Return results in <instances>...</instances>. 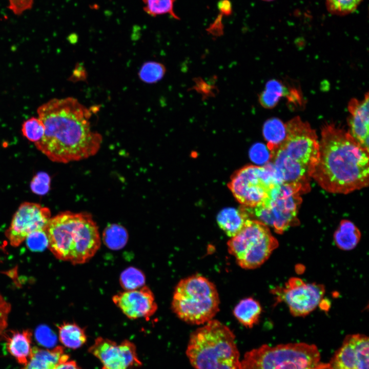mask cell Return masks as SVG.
<instances>
[{"instance_id":"obj_1","label":"cell","mask_w":369,"mask_h":369,"mask_svg":"<svg viewBox=\"0 0 369 369\" xmlns=\"http://www.w3.org/2000/svg\"><path fill=\"white\" fill-rule=\"evenodd\" d=\"M44 134L34 143L50 160L66 163L87 159L99 151L102 136L91 126L90 109L73 97L53 98L37 109Z\"/></svg>"},{"instance_id":"obj_2","label":"cell","mask_w":369,"mask_h":369,"mask_svg":"<svg viewBox=\"0 0 369 369\" xmlns=\"http://www.w3.org/2000/svg\"><path fill=\"white\" fill-rule=\"evenodd\" d=\"M319 157L311 178L324 190L348 194L368 185V151L349 132L324 126L319 142Z\"/></svg>"},{"instance_id":"obj_3","label":"cell","mask_w":369,"mask_h":369,"mask_svg":"<svg viewBox=\"0 0 369 369\" xmlns=\"http://www.w3.org/2000/svg\"><path fill=\"white\" fill-rule=\"evenodd\" d=\"M285 124L286 137L271 152L269 161L280 182L298 187L306 193L311 189L310 181L319 157L317 136L299 117Z\"/></svg>"},{"instance_id":"obj_4","label":"cell","mask_w":369,"mask_h":369,"mask_svg":"<svg viewBox=\"0 0 369 369\" xmlns=\"http://www.w3.org/2000/svg\"><path fill=\"white\" fill-rule=\"evenodd\" d=\"M46 231L54 256L73 265L87 262L100 247L98 228L89 213L61 212L51 217Z\"/></svg>"},{"instance_id":"obj_5","label":"cell","mask_w":369,"mask_h":369,"mask_svg":"<svg viewBox=\"0 0 369 369\" xmlns=\"http://www.w3.org/2000/svg\"><path fill=\"white\" fill-rule=\"evenodd\" d=\"M235 339L228 326L213 319L191 334L186 354L194 369H240Z\"/></svg>"},{"instance_id":"obj_6","label":"cell","mask_w":369,"mask_h":369,"mask_svg":"<svg viewBox=\"0 0 369 369\" xmlns=\"http://www.w3.org/2000/svg\"><path fill=\"white\" fill-rule=\"evenodd\" d=\"M220 299L215 284L200 275L179 281L175 288L171 308L181 320L192 324H204L219 310Z\"/></svg>"},{"instance_id":"obj_7","label":"cell","mask_w":369,"mask_h":369,"mask_svg":"<svg viewBox=\"0 0 369 369\" xmlns=\"http://www.w3.org/2000/svg\"><path fill=\"white\" fill-rule=\"evenodd\" d=\"M320 360V352L314 344H264L245 354L240 369H303L315 365Z\"/></svg>"},{"instance_id":"obj_8","label":"cell","mask_w":369,"mask_h":369,"mask_svg":"<svg viewBox=\"0 0 369 369\" xmlns=\"http://www.w3.org/2000/svg\"><path fill=\"white\" fill-rule=\"evenodd\" d=\"M227 245L239 266L254 269L266 261L278 247V242L268 226L249 218L240 232L230 238Z\"/></svg>"},{"instance_id":"obj_9","label":"cell","mask_w":369,"mask_h":369,"mask_svg":"<svg viewBox=\"0 0 369 369\" xmlns=\"http://www.w3.org/2000/svg\"><path fill=\"white\" fill-rule=\"evenodd\" d=\"M301 189L285 183L276 184L268 197L254 208L245 207L249 215L254 214L257 220L282 234L290 227L299 223L298 210L302 202Z\"/></svg>"},{"instance_id":"obj_10","label":"cell","mask_w":369,"mask_h":369,"mask_svg":"<svg viewBox=\"0 0 369 369\" xmlns=\"http://www.w3.org/2000/svg\"><path fill=\"white\" fill-rule=\"evenodd\" d=\"M278 179L269 161L260 167L248 165L235 172L228 187L236 199L243 206L254 208L263 202Z\"/></svg>"},{"instance_id":"obj_11","label":"cell","mask_w":369,"mask_h":369,"mask_svg":"<svg viewBox=\"0 0 369 369\" xmlns=\"http://www.w3.org/2000/svg\"><path fill=\"white\" fill-rule=\"evenodd\" d=\"M274 292L278 301L287 304L293 316L304 317L320 304L325 288L321 284L307 283L299 278L292 277L283 288H278Z\"/></svg>"},{"instance_id":"obj_12","label":"cell","mask_w":369,"mask_h":369,"mask_svg":"<svg viewBox=\"0 0 369 369\" xmlns=\"http://www.w3.org/2000/svg\"><path fill=\"white\" fill-rule=\"evenodd\" d=\"M50 218L49 208L37 203L24 202L14 214L5 235L11 245L18 247L31 233L46 230Z\"/></svg>"},{"instance_id":"obj_13","label":"cell","mask_w":369,"mask_h":369,"mask_svg":"<svg viewBox=\"0 0 369 369\" xmlns=\"http://www.w3.org/2000/svg\"><path fill=\"white\" fill-rule=\"evenodd\" d=\"M89 351L107 369H127L130 366L141 365L135 345L128 340L117 344L99 337L95 340Z\"/></svg>"},{"instance_id":"obj_14","label":"cell","mask_w":369,"mask_h":369,"mask_svg":"<svg viewBox=\"0 0 369 369\" xmlns=\"http://www.w3.org/2000/svg\"><path fill=\"white\" fill-rule=\"evenodd\" d=\"M369 339L363 334L346 336L329 362L331 369H368Z\"/></svg>"},{"instance_id":"obj_15","label":"cell","mask_w":369,"mask_h":369,"mask_svg":"<svg viewBox=\"0 0 369 369\" xmlns=\"http://www.w3.org/2000/svg\"><path fill=\"white\" fill-rule=\"evenodd\" d=\"M113 303L130 319H149L158 306L151 289L144 285L140 288L118 292L112 297Z\"/></svg>"},{"instance_id":"obj_16","label":"cell","mask_w":369,"mask_h":369,"mask_svg":"<svg viewBox=\"0 0 369 369\" xmlns=\"http://www.w3.org/2000/svg\"><path fill=\"white\" fill-rule=\"evenodd\" d=\"M350 116L348 125L350 133L353 137L366 151H368V94L359 100L352 99L348 102Z\"/></svg>"},{"instance_id":"obj_17","label":"cell","mask_w":369,"mask_h":369,"mask_svg":"<svg viewBox=\"0 0 369 369\" xmlns=\"http://www.w3.org/2000/svg\"><path fill=\"white\" fill-rule=\"evenodd\" d=\"M68 359V355L64 354L60 346L51 350L33 347L31 348L28 361L23 369H55L59 363Z\"/></svg>"},{"instance_id":"obj_18","label":"cell","mask_w":369,"mask_h":369,"mask_svg":"<svg viewBox=\"0 0 369 369\" xmlns=\"http://www.w3.org/2000/svg\"><path fill=\"white\" fill-rule=\"evenodd\" d=\"M248 219L249 215L244 207L239 209L227 208L218 213L217 221L221 229L231 238L240 232Z\"/></svg>"},{"instance_id":"obj_19","label":"cell","mask_w":369,"mask_h":369,"mask_svg":"<svg viewBox=\"0 0 369 369\" xmlns=\"http://www.w3.org/2000/svg\"><path fill=\"white\" fill-rule=\"evenodd\" d=\"M31 336V332L25 330L20 332H12L6 338L8 352L19 363L24 365L27 363L30 356Z\"/></svg>"},{"instance_id":"obj_20","label":"cell","mask_w":369,"mask_h":369,"mask_svg":"<svg viewBox=\"0 0 369 369\" xmlns=\"http://www.w3.org/2000/svg\"><path fill=\"white\" fill-rule=\"evenodd\" d=\"M261 312L259 302L251 297L241 300L233 310L234 315L238 321L249 328L258 323Z\"/></svg>"},{"instance_id":"obj_21","label":"cell","mask_w":369,"mask_h":369,"mask_svg":"<svg viewBox=\"0 0 369 369\" xmlns=\"http://www.w3.org/2000/svg\"><path fill=\"white\" fill-rule=\"evenodd\" d=\"M361 238V233L351 221L342 220L334 234L336 246L342 250L349 251L354 249Z\"/></svg>"},{"instance_id":"obj_22","label":"cell","mask_w":369,"mask_h":369,"mask_svg":"<svg viewBox=\"0 0 369 369\" xmlns=\"http://www.w3.org/2000/svg\"><path fill=\"white\" fill-rule=\"evenodd\" d=\"M58 332L60 341L70 348H78L87 341L84 329L74 322H66L60 325Z\"/></svg>"},{"instance_id":"obj_23","label":"cell","mask_w":369,"mask_h":369,"mask_svg":"<svg viewBox=\"0 0 369 369\" xmlns=\"http://www.w3.org/2000/svg\"><path fill=\"white\" fill-rule=\"evenodd\" d=\"M262 132L271 153L284 140L286 135L285 124L277 118L269 119L263 125Z\"/></svg>"},{"instance_id":"obj_24","label":"cell","mask_w":369,"mask_h":369,"mask_svg":"<svg viewBox=\"0 0 369 369\" xmlns=\"http://www.w3.org/2000/svg\"><path fill=\"white\" fill-rule=\"evenodd\" d=\"M102 241L111 250H119L127 243L128 233L121 225L114 223L108 225L102 233Z\"/></svg>"},{"instance_id":"obj_25","label":"cell","mask_w":369,"mask_h":369,"mask_svg":"<svg viewBox=\"0 0 369 369\" xmlns=\"http://www.w3.org/2000/svg\"><path fill=\"white\" fill-rule=\"evenodd\" d=\"M289 94L281 82L272 79L266 83L264 90L259 97V101L262 107L272 108L277 105L281 97Z\"/></svg>"},{"instance_id":"obj_26","label":"cell","mask_w":369,"mask_h":369,"mask_svg":"<svg viewBox=\"0 0 369 369\" xmlns=\"http://www.w3.org/2000/svg\"><path fill=\"white\" fill-rule=\"evenodd\" d=\"M119 282L124 291L136 290L145 285L146 276L140 270L129 266L121 273Z\"/></svg>"},{"instance_id":"obj_27","label":"cell","mask_w":369,"mask_h":369,"mask_svg":"<svg viewBox=\"0 0 369 369\" xmlns=\"http://www.w3.org/2000/svg\"><path fill=\"white\" fill-rule=\"evenodd\" d=\"M143 9L148 15L155 17L163 14H169L176 19L180 18L174 10L176 0H142Z\"/></svg>"},{"instance_id":"obj_28","label":"cell","mask_w":369,"mask_h":369,"mask_svg":"<svg viewBox=\"0 0 369 369\" xmlns=\"http://www.w3.org/2000/svg\"><path fill=\"white\" fill-rule=\"evenodd\" d=\"M166 72L165 66L156 61H148L144 64L139 72L140 79L147 83H155L159 81Z\"/></svg>"},{"instance_id":"obj_29","label":"cell","mask_w":369,"mask_h":369,"mask_svg":"<svg viewBox=\"0 0 369 369\" xmlns=\"http://www.w3.org/2000/svg\"><path fill=\"white\" fill-rule=\"evenodd\" d=\"M22 132L25 138L35 143L43 137L45 126L39 117H32L24 122Z\"/></svg>"},{"instance_id":"obj_30","label":"cell","mask_w":369,"mask_h":369,"mask_svg":"<svg viewBox=\"0 0 369 369\" xmlns=\"http://www.w3.org/2000/svg\"><path fill=\"white\" fill-rule=\"evenodd\" d=\"M362 0H326V8L331 13L345 15L354 12Z\"/></svg>"},{"instance_id":"obj_31","label":"cell","mask_w":369,"mask_h":369,"mask_svg":"<svg viewBox=\"0 0 369 369\" xmlns=\"http://www.w3.org/2000/svg\"><path fill=\"white\" fill-rule=\"evenodd\" d=\"M25 240L29 249L33 251H41L48 248L49 241L46 230L31 233Z\"/></svg>"},{"instance_id":"obj_32","label":"cell","mask_w":369,"mask_h":369,"mask_svg":"<svg viewBox=\"0 0 369 369\" xmlns=\"http://www.w3.org/2000/svg\"><path fill=\"white\" fill-rule=\"evenodd\" d=\"M50 178L49 176L44 172L37 173L33 178L30 187L33 193L39 195L47 193L50 188Z\"/></svg>"},{"instance_id":"obj_33","label":"cell","mask_w":369,"mask_h":369,"mask_svg":"<svg viewBox=\"0 0 369 369\" xmlns=\"http://www.w3.org/2000/svg\"><path fill=\"white\" fill-rule=\"evenodd\" d=\"M251 160L256 163L266 164L271 159V153L267 147L257 143L254 145L250 151Z\"/></svg>"},{"instance_id":"obj_34","label":"cell","mask_w":369,"mask_h":369,"mask_svg":"<svg viewBox=\"0 0 369 369\" xmlns=\"http://www.w3.org/2000/svg\"><path fill=\"white\" fill-rule=\"evenodd\" d=\"M35 335L37 341L40 344L48 347L53 346L56 341L55 335L46 325L38 326L35 331Z\"/></svg>"},{"instance_id":"obj_35","label":"cell","mask_w":369,"mask_h":369,"mask_svg":"<svg viewBox=\"0 0 369 369\" xmlns=\"http://www.w3.org/2000/svg\"><path fill=\"white\" fill-rule=\"evenodd\" d=\"M11 309V304L0 293V335L7 326Z\"/></svg>"},{"instance_id":"obj_36","label":"cell","mask_w":369,"mask_h":369,"mask_svg":"<svg viewBox=\"0 0 369 369\" xmlns=\"http://www.w3.org/2000/svg\"><path fill=\"white\" fill-rule=\"evenodd\" d=\"M217 7L221 15L229 16L232 12V7L229 0H220L217 4Z\"/></svg>"},{"instance_id":"obj_37","label":"cell","mask_w":369,"mask_h":369,"mask_svg":"<svg viewBox=\"0 0 369 369\" xmlns=\"http://www.w3.org/2000/svg\"><path fill=\"white\" fill-rule=\"evenodd\" d=\"M209 28V31L214 35H220L222 32L221 16L217 18L216 20Z\"/></svg>"},{"instance_id":"obj_38","label":"cell","mask_w":369,"mask_h":369,"mask_svg":"<svg viewBox=\"0 0 369 369\" xmlns=\"http://www.w3.org/2000/svg\"><path fill=\"white\" fill-rule=\"evenodd\" d=\"M55 369H79L74 361H65L59 363Z\"/></svg>"},{"instance_id":"obj_39","label":"cell","mask_w":369,"mask_h":369,"mask_svg":"<svg viewBox=\"0 0 369 369\" xmlns=\"http://www.w3.org/2000/svg\"><path fill=\"white\" fill-rule=\"evenodd\" d=\"M303 369H331L329 363H318L314 366L305 367Z\"/></svg>"},{"instance_id":"obj_40","label":"cell","mask_w":369,"mask_h":369,"mask_svg":"<svg viewBox=\"0 0 369 369\" xmlns=\"http://www.w3.org/2000/svg\"><path fill=\"white\" fill-rule=\"evenodd\" d=\"M262 1H267V2H268V1H273V0H262Z\"/></svg>"},{"instance_id":"obj_41","label":"cell","mask_w":369,"mask_h":369,"mask_svg":"<svg viewBox=\"0 0 369 369\" xmlns=\"http://www.w3.org/2000/svg\"><path fill=\"white\" fill-rule=\"evenodd\" d=\"M102 369H107V368H106L105 367H104L102 368Z\"/></svg>"}]
</instances>
